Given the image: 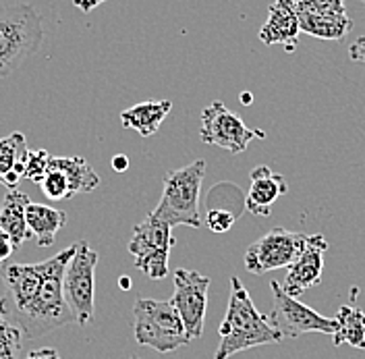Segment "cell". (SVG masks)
<instances>
[{
    "label": "cell",
    "instance_id": "obj_1",
    "mask_svg": "<svg viewBox=\"0 0 365 359\" xmlns=\"http://www.w3.org/2000/svg\"><path fill=\"white\" fill-rule=\"evenodd\" d=\"M218 337L220 345L214 359H228L253 347L278 345L284 340L274 314H262L253 305L250 291L237 276H230V297L225 320L218 326Z\"/></svg>",
    "mask_w": 365,
    "mask_h": 359
},
{
    "label": "cell",
    "instance_id": "obj_2",
    "mask_svg": "<svg viewBox=\"0 0 365 359\" xmlns=\"http://www.w3.org/2000/svg\"><path fill=\"white\" fill-rule=\"evenodd\" d=\"M73 253H75V243L58 251L56 256L48 258V270L38 295L19 312H9L11 320L21 328L23 337L40 338L50 330L75 324L73 312L68 310L63 295V276Z\"/></svg>",
    "mask_w": 365,
    "mask_h": 359
},
{
    "label": "cell",
    "instance_id": "obj_3",
    "mask_svg": "<svg viewBox=\"0 0 365 359\" xmlns=\"http://www.w3.org/2000/svg\"><path fill=\"white\" fill-rule=\"evenodd\" d=\"M205 175V160H193L191 164L170 171L164 177V189L158 206L150 212L168 226H202L200 193Z\"/></svg>",
    "mask_w": 365,
    "mask_h": 359
},
{
    "label": "cell",
    "instance_id": "obj_4",
    "mask_svg": "<svg viewBox=\"0 0 365 359\" xmlns=\"http://www.w3.org/2000/svg\"><path fill=\"white\" fill-rule=\"evenodd\" d=\"M44 42L40 13L19 2L0 9V77H9L34 56Z\"/></svg>",
    "mask_w": 365,
    "mask_h": 359
},
{
    "label": "cell",
    "instance_id": "obj_5",
    "mask_svg": "<svg viewBox=\"0 0 365 359\" xmlns=\"http://www.w3.org/2000/svg\"><path fill=\"white\" fill-rule=\"evenodd\" d=\"M133 337L137 345L158 353H173L191 343L170 299H137L133 305Z\"/></svg>",
    "mask_w": 365,
    "mask_h": 359
},
{
    "label": "cell",
    "instance_id": "obj_6",
    "mask_svg": "<svg viewBox=\"0 0 365 359\" xmlns=\"http://www.w3.org/2000/svg\"><path fill=\"white\" fill-rule=\"evenodd\" d=\"M98 251L86 241H75V253L67 262L63 276V295L68 310L73 312L75 324L86 326L96 312V266Z\"/></svg>",
    "mask_w": 365,
    "mask_h": 359
},
{
    "label": "cell",
    "instance_id": "obj_7",
    "mask_svg": "<svg viewBox=\"0 0 365 359\" xmlns=\"http://www.w3.org/2000/svg\"><path fill=\"white\" fill-rule=\"evenodd\" d=\"M173 246V226L148 214L139 225L133 226L129 253L133 256L137 270H141L152 280H162L168 274V256Z\"/></svg>",
    "mask_w": 365,
    "mask_h": 359
},
{
    "label": "cell",
    "instance_id": "obj_8",
    "mask_svg": "<svg viewBox=\"0 0 365 359\" xmlns=\"http://www.w3.org/2000/svg\"><path fill=\"white\" fill-rule=\"evenodd\" d=\"M309 235L276 226L245 251V268L251 274H266L278 268H289L307 246Z\"/></svg>",
    "mask_w": 365,
    "mask_h": 359
},
{
    "label": "cell",
    "instance_id": "obj_9",
    "mask_svg": "<svg viewBox=\"0 0 365 359\" xmlns=\"http://www.w3.org/2000/svg\"><path fill=\"white\" fill-rule=\"evenodd\" d=\"M200 137L207 146H218L230 154H241L253 139H266V133L247 127L241 116L228 111L225 102L214 100L202 111Z\"/></svg>",
    "mask_w": 365,
    "mask_h": 359
},
{
    "label": "cell",
    "instance_id": "obj_10",
    "mask_svg": "<svg viewBox=\"0 0 365 359\" xmlns=\"http://www.w3.org/2000/svg\"><path fill=\"white\" fill-rule=\"evenodd\" d=\"M175 295L173 303L181 315L182 326L189 340L202 338L204 335L205 312H207V289L210 276H204L195 270H175Z\"/></svg>",
    "mask_w": 365,
    "mask_h": 359
},
{
    "label": "cell",
    "instance_id": "obj_11",
    "mask_svg": "<svg viewBox=\"0 0 365 359\" xmlns=\"http://www.w3.org/2000/svg\"><path fill=\"white\" fill-rule=\"evenodd\" d=\"M274 291V318L278 322V328L282 330L284 338H297L307 333H322L332 335L336 330V320L326 318L312 310L309 305L301 303L297 297H291L282 289L278 280L270 283Z\"/></svg>",
    "mask_w": 365,
    "mask_h": 359
},
{
    "label": "cell",
    "instance_id": "obj_12",
    "mask_svg": "<svg viewBox=\"0 0 365 359\" xmlns=\"http://www.w3.org/2000/svg\"><path fill=\"white\" fill-rule=\"evenodd\" d=\"M328 249L324 235H309L307 246L301 251V256L287 268V278L282 283V289L291 297H299L307 289L318 287L322 283L324 272V253Z\"/></svg>",
    "mask_w": 365,
    "mask_h": 359
},
{
    "label": "cell",
    "instance_id": "obj_13",
    "mask_svg": "<svg viewBox=\"0 0 365 359\" xmlns=\"http://www.w3.org/2000/svg\"><path fill=\"white\" fill-rule=\"evenodd\" d=\"M301 34L297 0H274L268 9V19L259 29V40L266 46L284 44L291 52Z\"/></svg>",
    "mask_w": 365,
    "mask_h": 359
},
{
    "label": "cell",
    "instance_id": "obj_14",
    "mask_svg": "<svg viewBox=\"0 0 365 359\" xmlns=\"http://www.w3.org/2000/svg\"><path fill=\"white\" fill-rule=\"evenodd\" d=\"M287 191V179L280 173H274L270 166L262 164L251 171V187L245 196V210H250L253 216H270L276 200Z\"/></svg>",
    "mask_w": 365,
    "mask_h": 359
},
{
    "label": "cell",
    "instance_id": "obj_15",
    "mask_svg": "<svg viewBox=\"0 0 365 359\" xmlns=\"http://www.w3.org/2000/svg\"><path fill=\"white\" fill-rule=\"evenodd\" d=\"M46 270H48V260L40 264H13L11 262L2 266V280L13 297V310L9 312H19L38 295L44 283Z\"/></svg>",
    "mask_w": 365,
    "mask_h": 359
},
{
    "label": "cell",
    "instance_id": "obj_16",
    "mask_svg": "<svg viewBox=\"0 0 365 359\" xmlns=\"http://www.w3.org/2000/svg\"><path fill=\"white\" fill-rule=\"evenodd\" d=\"M25 221L31 239H36L40 247H50L54 246L56 233L67 225V214L48 203L29 202L25 210Z\"/></svg>",
    "mask_w": 365,
    "mask_h": 359
},
{
    "label": "cell",
    "instance_id": "obj_17",
    "mask_svg": "<svg viewBox=\"0 0 365 359\" xmlns=\"http://www.w3.org/2000/svg\"><path fill=\"white\" fill-rule=\"evenodd\" d=\"M29 202L31 200L27 198V193H23L19 189H11L0 208V231L11 239L15 249H21L23 243L31 239V233L25 221V210Z\"/></svg>",
    "mask_w": 365,
    "mask_h": 359
},
{
    "label": "cell",
    "instance_id": "obj_18",
    "mask_svg": "<svg viewBox=\"0 0 365 359\" xmlns=\"http://www.w3.org/2000/svg\"><path fill=\"white\" fill-rule=\"evenodd\" d=\"M173 111L170 100H148L120 113V125L133 129L141 137H152L158 133L162 121Z\"/></svg>",
    "mask_w": 365,
    "mask_h": 359
},
{
    "label": "cell",
    "instance_id": "obj_19",
    "mask_svg": "<svg viewBox=\"0 0 365 359\" xmlns=\"http://www.w3.org/2000/svg\"><path fill=\"white\" fill-rule=\"evenodd\" d=\"M50 168L61 171L67 177L71 198H75L79 193H90L100 187V177L96 175V171L91 168L90 162L83 156H52Z\"/></svg>",
    "mask_w": 365,
    "mask_h": 359
},
{
    "label": "cell",
    "instance_id": "obj_20",
    "mask_svg": "<svg viewBox=\"0 0 365 359\" xmlns=\"http://www.w3.org/2000/svg\"><path fill=\"white\" fill-rule=\"evenodd\" d=\"M336 330L332 340L336 347L351 345L355 349H365V312L355 305H342L336 314Z\"/></svg>",
    "mask_w": 365,
    "mask_h": 359
},
{
    "label": "cell",
    "instance_id": "obj_21",
    "mask_svg": "<svg viewBox=\"0 0 365 359\" xmlns=\"http://www.w3.org/2000/svg\"><path fill=\"white\" fill-rule=\"evenodd\" d=\"M297 13H299L301 31L319 40H342L353 29L351 17H324V15H312L303 11H297Z\"/></svg>",
    "mask_w": 365,
    "mask_h": 359
},
{
    "label": "cell",
    "instance_id": "obj_22",
    "mask_svg": "<svg viewBox=\"0 0 365 359\" xmlns=\"http://www.w3.org/2000/svg\"><path fill=\"white\" fill-rule=\"evenodd\" d=\"M25 150V135L19 131L0 139V185H4L9 191L17 189L21 181V175L17 173V164Z\"/></svg>",
    "mask_w": 365,
    "mask_h": 359
},
{
    "label": "cell",
    "instance_id": "obj_23",
    "mask_svg": "<svg viewBox=\"0 0 365 359\" xmlns=\"http://www.w3.org/2000/svg\"><path fill=\"white\" fill-rule=\"evenodd\" d=\"M9 301L0 299V359H19L21 351V328L11 320Z\"/></svg>",
    "mask_w": 365,
    "mask_h": 359
},
{
    "label": "cell",
    "instance_id": "obj_24",
    "mask_svg": "<svg viewBox=\"0 0 365 359\" xmlns=\"http://www.w3.org/2000/svg\"><path fill=\"white\" fill-rule=\"evenodd\" d=\"M50 158L52 154L48 150H25L21 156L23 162V179L34 181V183H42L48 168H50Z\"/></svg>",
    "mask_w": 365,
    "mask_h": 359
},
{
    "label": "cell",
    "instance_id": "obj_25",
    "mask_svg": "<svg viewBox=\"0 0 365 359\" xmlns=\"http://www.w3.org/2000/svg\"><path fill=\"white\" fill-rule=\"evenodd\" d=\"M297 11L324 17H349L346 0H297Z\"/></svg>",
    "mask_w": 365,
    "mask_h": 359
},
{
    "label": "cell",
    "instance_id": "obj_26",
    "mask_svg": "<svg viewBox=\"0 0 365 359\" xmlns=\"http://www.w3.org/2000/svg\"><path fill=\"white\" fill-rule=\"evenodd\" d=\"M40 187H42V193H44L48 200H52V202L71 200V189H68L67 177L61 171L50 168L48 175L40 183Z\"/></svg>",
    "mask_w": 365,
    "mask_h": 359
},
{
    "label": "cell",
    "instance_id": "obj_27",
    "mask_svg": "<svg viewBox=\"0 0 365 359\" xmlns=\"http://www.w3.org/2000/svg\"><path fill=\"white\" fill-rule=\"evenodd\" d=\"M239 218V214H235V212H230L228 208L225 206H210V210H207V214H205V225L207 228L212 231V233H227L235 225V221Z\"/></svg>",
    "mask_w": 365,
    "mask_h": 359
},
{
    "label": "cell",
    "instance_id": "obj_28",
    "mask_svg": "<svg viewBox=\"0 0 365 359\" xmlns=\"http://www.w3.org/2000/svg\"><path fill=\"white\" fill-rule=\"evenodd\" d=\"M349 59L353 61V63H361L365 65V36L361 38H357L351 48H349Z\"/></svg>",
    "mask_w": 365,
    "mask_h": 359
},
{
    "label": "cell",
    "instance_id": "obj_29",
    "mask_svg": "<svg viewBox=\"0 0 365 359\" xmlns=\"http://www.w3.org/2000/svg\"><path fill=\"white\" fill-rule=\"evenodd\" d=\"M25 359H61L58 351L52 349V347H44V349H36L31 353H27Z\"/></svg>",
    "mask_w": 365,
    "mask_h": 359
},
{
    "label": "cell",
    "instance_id": "obj_30",
    "mask_svg": "<svg viewBox=\"0 0 365 359\" xmlns=\"http://www.w3.org/2000/svg\"><path fill=\"white\" fill-rule=\"evenodd\" d=\"M13 251H15V247L11 243V239L0 231V262H6L13 256Z\"/></svg>",
    "mask_w": 365,
    "mask_h": 359
},
{
    "label": "cell",
    "instance_id": "obj_31",
    "mask_svg": "<svg viewBox=\"0 0 365 359\" xmlns=\"http://www.w3.org/2000/svg\"><path fill=\"white\" fill-rule=\"evenodd\" d=\"M102 2H108V0H73V4L79 9V11H83V13H91L98 4H102Z\"/></svg>",
    "mask_w": 365,
    "mask_h": 359
},
{
    "label": "cell",
    "instance_id": "obj_32",
    "mask_svg": "<svg viewBox=\"0 0 365 359\" xmlns=\"http://www.w3.org/2000/svg\"><path fill=\"white\" fill-rule=\"evenodd\" d=\"M113 168L114 171H118V173L127 171V168H129V158L125 156V154H116V156H113Z\"/></svg>",
    "mask_w": 365,
    "mask_h": 359
},
{
    "label": "cell",
    "instance_id": "obj_33",
    "mask_svg": "<svg viewBox=\"0 0 365 359\" xmlns=\"http://www.w3.org/2000/svg\"><path fill=\"white\" fill-rule=\"evenodd\" d=\"M118 285H120V289H123V291H129V289L133 287V285H131V278H129L127 274H123V276H120Z\"/></svg>",
    "mask_w": 365,
    "mask_h": 359
},
{
    "label": "cell",
    "instance_id": "obj_34",
    "mask_svg": "<svg viewBox=\"0 0 365 359\" xmlns=\"http://www.w3.org/2000/svg\"><path fill=\"white\" fill-rule=\"evenodd\" d=\"M241 102H243V104H251V93H250V91H243V96H241Z\"/></svg>",
    "mask_w": 365,
    "mask_h": 359
},
{
    "label": "cell",
    "instance_id": "obj_35",
    "mask_svg": "<svg viewBox=\"0 0 365 359\" xmlns=\"http://www.w3.org/2000/svg\"><path fill=\"white\" fill-rule=\"evenodd\" d=\"M364 4H365V0H364Z\"/></svg>",
    "mask_w": 365,
    "mask_h": 359
}]
</instances>
